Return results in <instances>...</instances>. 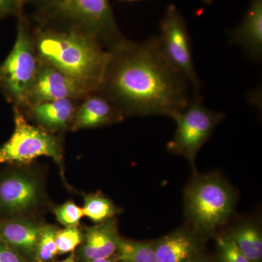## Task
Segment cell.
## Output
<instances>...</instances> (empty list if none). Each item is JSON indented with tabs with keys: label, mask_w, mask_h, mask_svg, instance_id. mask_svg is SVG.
<instances>
[{
	"label": "cell",
	"mask_w": 262,
	"mask_h": 262,
	"mask_svg": "<svg viewBox=\"0 0 262 262\" xmlns=\"http://www.w3.org/2000/svg\"><path fill=\"white\" fill-rule=\"evenodd\" d=\"M57 221L65 227H78L81 219L84 216L82 208L73 201H67L55 208Z\"/></svg>",
	"instance_id": "cell-23"
},
{
	"label": "cell",
	"mask_w": 262,
	"mask_h": 262,
	"mask_svg": "<svg viewBox=\"0 0 262 262\" xmlns=\"http://www.w3.org/2000/svg\"><path fill=\"white\" fill-rule=\"evenodd\" d=\"M14 46L0 66V89L14 107H27L29 93L37 77L40 60L33 40L31 22L25 13L17 16Z\"/></svg>",
	"instance_id": "cell-4"
},
{
	"label": "cell",
	"mask_w": 262,
	"mask_h": 262,
	"mask_svg": "<svg viewBox=\"0 0 262 262\" xmlns=\"http://www.w3.org/2000/svg\"><path fill=\"white\" fill-rule=\"evenodd\" d=\"M117 262H157L154 242L134 241L120 237L116 253Z\"/></svg>",
	"instance_id": "cell-19"
},
{
	"label": "cell",
	"mask_w": 262,
	"mask_h": 262,
	"mask_svg": "<svg viewBox=\"0 0 262 262\" xmlns=\"http://www.w3.org/2000/svg\"><path fill=\"white\" fill-rule=\"evenodd\" d=\"M14 131L9 140L0 146V165L29 163L42 156L61 163V138L31 124L19 108L14 107Z\"/></svg>",
	"instance_id": "cell-6"
},
{
	"label": "cell",
	"mask_w": 262,
	"mask_h": 262,
	"mask_svg": "<svg viewBox=\"0 0 262 262\" xmlns=\"http://www.w3.org/2000/svg\"><path fill=\"white\" fill-rule=\"evenodd\" d=\"M36 18L80 27L96 36L107 50L125 38L117 26L110 0H63L51 15Z\"/></svg>",
	"instance_id": "cell-5"
},
{
	"label": "cell",
	"mask_w": 262,
	"mask_h": 262,
	"mask_svg": "<svg viewBox=\"0 0 262 262\" xmlns=\"http://www.w3.org/2000/svg\"><path fill=\"white\" fill-rule=\"evenodd\" d=\"M125 115L101 90L91 93L76 108L70 130L97 128L122 121Z\"/></svg>",
	"instance_id": "cell-11"
},
{
	"label": "cell",
	"mask_w": 262,
	"mask_h": 262,
	"mask_svg": "<svg viewBox=\"0 0 262 262\" xmlns=\"http://www.w3.org/2000/svg\"><path fill=\"white\" fill-rule=\"evenodd\" d=\"M63 0H28L37 7V13L34 17H45L51 15L61 5Z\"/></svg>",
	"instance_id": "cell-25"
},
{
	"label": "cell",
	"mask_w": 262,
	"mask_h": 262,
	"mask_svg": "<svg viewBox=\"0 0 262 262\" xmlns=\"http://www.w3.org/2000/svg\"><path fill=\"white\" fill-rule=\"evenodd\" d=\"M120 1H123V2H136V1H139V0H120Z\"/></svg>",
	"instance_id": "cell-30"
},
{
	"label": "cell",
	"mask_w": 262,
	"mask_h": 262,
	"mask_svg": "<svg viewBox=\"0 0 262 262\" xmlns=\"http://www.w3.org/2000/svg\"><path fill=\"white\" fill-rule=\"evenodd\" d=\"M184 203L193 230L211 236L233 213L236 193L219 174L195 175L186 188Z\"/></svg>",
	"instance_id": "cell-3"
},
{
	"label": "cell",
	"mask_w": 262,
	"mask_h": 262,
	"mask_svg": "<svg viewBox=\"0 0 262 262\" xmlns=\"http://www.w3.org/2000/svg\"><path fill=\"white\" fill-rule=\"evenodd\" d=\"M27 3L28 0H0V18L9 15L18 16L24 13Z\"/></svg>",
	"instance_id": "cell-24"
},
{
	"label": "cell",
	"mask_w": 262,
	"mask_h": 262,
	"mask_svg": "<svg viewBox=\"0 0 262 262\" xmlns=\"http://www.w3.org/2000/svg\"><path fill=\"white\" fill-rule=\"evenodd\" d=\"M43 225L29 218H2L0 239L27 262H36V253Z\"/></svg>",
	"instance_id": "cell-12"
},
{
	"label": "cell",
	"mask_w": 262,
	"mask_h": 262,
	"mask_svg": "<svg viewBox=\"0 0 262 262\" xmlns=\"http://www.w3.org/2000/svg\"><path fill=\"white\" fill-rule=\"evenodd\" d=\"M89 94L91 93L73 79L53 66L40 61L26 108L39 103L65 98L81 101Z\"/></svg>",
	"instance_id": "cell-10"
},
{
	"label": "cell",
	"mask_w": 262,
	"mask_h": 262,
	"mask_svg": "<svg viewBox=\"0 0 262 262\" xmlns=\"http://www.w3.org/2000/svg\"><path fill=\"white\" fill-rule=\"evenodd\" d=\"M120 239L115 218L88 227L83 232V241L76 258L81 262H87L113 256L116 253Z\"/></svg>",
	"instance_id": "cell-14"
},
{
	"label": "cell",
	"mask_w": 262,
	"mask_h": 262,
	"mask_svg": "<svg viewBox=\"0 0 262 262\" xmlns=\"http://www.w3.org/2000/svg\"><path fill=\"white\" fill-rule=\"evenodd\" d=\"M57 262H77V258H76L75 253L74 252L71 253V254L69 257H67L66 258V259L63 260V261Z\"/></svg>",
	"instance_id": "cell-27"
},
{
	"label": "cell",
	"mask_w": 262,
	"mask_h": 262,
	"mask_svg": "<svg viewBox=\"0 0 262 262\" xmlns=\"http://www.w3.org/2000/svg\"><path fill=\"white\" fill-rule=\"evenodd\" d=\"M190 262H212V261H210V260L207 259V258H206L201 257V256H198V257L194 258V259H193L192 261H191Z\"/></svg>",
	"instance_id": "cell-28"
},
{
	"label": "cell",
	"mask_w": 262,
	"mask_h": 262,
	"mask_svg": "<svg viewBox=\"0 0 262 262\" xmlns=\"http://www.w3.org/2000/svg\"><path fill=\"white\" fill-rule=\"evenodd\" d=\"M204 2V3H206V5H211L213 3V0H203Z\"/></svg>",
	"instance_id": "cell-29"
},
{
	"label": "cell",
	"mask_w": 262,
	"mask_h": 262,
	"mask_svg": "<svg viewBox=\"0 0 262 262\" xmlns=\"http://www.w3.org/2000/svg\"><path fill=\"white\" fill-rule=\"evenodd\" d=\"M201 236L192 229L180 228L154 241L157 262H190L200 256Z\"/></svg>",
	"instance_id": "cell-13"
},
{
	"label": "cell",
	"mask_w": 262,
	"mask_h": 262,
	"mask_svg": "<svg viewBox=\"0 0 262 262\" xmlns=\"http://www.w3.org/2000/svg\"><path fill=\"white\" fill-rule=\"evenodd\" d=\"M82 211L84 216L98 225L115 218L122 209L101 193H92L84 195Z\"/></svg>",
	"instance_id": "cell-18"
},
{
	"label": "cell",
	"mask_w": 262,
	"mask_h": 262,
	"mask_svg": "<svg viewBox=\"0 0 262 262\" xmlns=\"http://www.w3.org/2000/svg\"><path fill=\"white\" fill-rule=\"evenodd\" d=\"M231 41L241 46L253 61L262 54V0H251L244 20L231 34Z\"/></svg>",
	"instance_id": "cell-16"
},
{
	"label": "cell",
	"mask_w": 262,
	"mask_h": 262,
	"mask_svg": "<svg viewBox=\"0 0 262 262\" xmlns=\"http://www.w3.org/2000/svg\"><path fill=\"white\" fill-rule=\"evenodd\" d=\"M78 101L69 98L54 100L32 105L22 111L26 110L37 126L54 134L70 128Z\"/></svg>",
	"instance_id": "cell-15"
},
{
	"label": "cell",
	"mask_w": 262,
	"mask_h": 262,
	"mask_svg": "<svg viewBox=\"0 0 262 262\" xmlns=\"http://www.w3.org/2000/svg\"><path fill=\"white\" fill-rule=\"evenodd\" d=\"M87 262H117L115 255L108 258H97V259L91 260Z\"/></svg>",
	"instance_id": "cell-26"
},
{
	"label": "cell",
	"mask_w": 262,
	"mask_h": 262,
	"mask_svg": "<svg viewBox=\"0 0 262 262\" xmlns=\"http://www.w3.org/2000/svg\"><path fill=\"white\" fill-rule=\"evenodd\" d=\"M45 200L42 179L28 169L0 174V213L3 218H29Z\"/></svg>",
	"instance_id": "cell-9"
},
{
	"label": "cell",
	"mask_w": 262,
	"mask_h": 262,
	"mask_svg": "<svg viewBox=\"0 0 262 262\" xmlns=\"http://www.w3.org/2000/svg\"><path fill=\"white\" fill-rule=\"evenodd\" d=\"M110 53L100 90L125 116L173 117L190 102L188 81L163 56L157 37L124 38Z\"/></svg>",
	"instance_id": "cell-1"
},
{
	"label": "cell",
	"mask_w": 262,
	"mask_h": 262,
	"mask_svg": "<svg viewBox=\"0 0 262 262\" xmlns=\"http://www.w3.org/2000/svg\"><path fill=\"white\" fill-rule=\"evenodd\" d=\"M58 229L53 225H43L38 243L36 262H48L58 255L56 234Z\"/></svg>",
	"instance_id": "cell-20"
},
{
	"label": "cell",
	"mask_w": 262,
	"mask_h": 262,
	"mask_svg": "<svg viewBox=\"0 0 262 262\" xmlns=\"http://www.w3.org/2000/svg\"><path fill=\"white\" fill-rule=\"evenodd\" d=\"M219 262H252L241 252L229 235L217 238Z\"/></svg>",
	"instance_id": "cell-22"
},
{
	"label": "cell",
	"mask_w": 262,
	"mask_h": 262,
	"mask_svg": "<svg viewBox=\"0 0 262 262\" xmlns=\"http://www.w3.org/2000/svg\"><path fill=\"white\" fill-rule=\"evenodd\" d=\"M229 237L245 256L252 262H261L262 234L259 227L245 223L236 227Z\"/></svg>",
	"instance_id": "cell-17"
},
{
	"label": "cell",
	"mask_w": 262,
	"mask_h": 262,
	"mask_svg": "<svg viewBox=\"0 0 262 262\" xmlns=\"http://www.w3.org/2000/svg\"><path fill=\"white\" fill-rule=\"evenodd\" d=\"M225 117L206 108L201 95H194L187 107L172 117L177 126L169 151L187 158L194 168L196 154Z\"/></svg>",
	"instance_id": "cell-7"
},
{
	"label": "cell",
	"mask_w": 262,
	"mask_h": 262,
	"mask_svg": "<svg viewBox=\"0 0 262 262\" xmlns=\"http://www.w3.org/2000/svg\"><path fill=\"white\" fill-rule=\"evenodd\" d=\"M31 31L37 56L89 93L102 84L110 53L94 34L51 19L34 18Z\"/></svg>",
	"instance_id": "cell-2"
},
{
	"label": "cell",
	"mask_w": 262,
	"mask_h": 262,
	"mask_svg": "<svg viewBox=\"0 0 262 262\" xmlns=\"http://www.w3.org/2000/svg\"><path fill=\"white\" fill-rule=\"evenodd\" d=\"M83 241V232L78 227H65L58 229L56 244L58 254L72 253Z\"/></svg>",
	"instance_id": "cell-21"
},
{
	"label": "cell",
	"mask_w": 262,
	"mask_h": 262,
	"mask_svg": "<svg viewBox=\"0 0 262 262\" xmlns=\"http://www.w3.org/2000/svg\"><path fill=\"white\" fill-rule=\"evenodd\" d=\"M157 38L167 61L190 82L194 95H199L201 82L194 68L192 39L185 20L175 5L167 8L160 22V35Z\"/></svg>",
	"instance_id": "cell-8"
}]
</instances>
